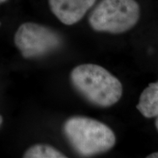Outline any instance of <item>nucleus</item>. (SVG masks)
Returning <instances> with one entry per match:
<instances>
[{"label": "nucleus", "instance_id": "1a4fd4ad", "mask_svg": "<svg viewBox=\"0 0 158 158\" xmlns=\"http://www.w3.org/2000/svg\"><path fill=\"white\" fill-rule=\"evenodd\" d=\"M155 125H156V127H157V129L158 130V116L157 118V120H156V122H155Z\"/></svg>", "mask_w": 158, "mask_h": 158}, {"label": "nucleus", "instance_id": "7ed1b4c3", "mask_svg": "<svg viewBox=\"0 0 158 158\" xmlns=\"http://www.w3.org/2000/svg\"><path fill=\"white\" fill-rule=\"evenodd\" d=\"M139 17L140 7L135 0H102L89 22L95 31L120 34L133 28Z\"/></svg>", "mask_w": 158, "mask_h": 158}, {"label": "nucleus", "instance_id": "20e7f679", "mask_svg": "<svg viewBox=\"0 0 158 158\" xmlns=\"http://www.w3.org/2000/svg\"><path fill=\"white\" fill-rule=\"evenodd\" d=\"M15 43L23 56L32 58L56 50L62 40L55 31L37 23H25L15 35Z\"/></svg>", "mask_w": 158, "mask_h": 158}, {"label": "nucleus", "instance_id": "6e6552de", "mask_svg": "<svg viewBox=\"0 0 158 158\" xmlns=\"http://www.w3.org/2000/svg\"><path fill=\"white\" fill-rule=\"evenodd\" d=\"M147 158H158V152H155L147 156Z\"/></svg>", "mask_w": 158, "mask_h": 158}, {"label": "nucleus", "instance_id": "423d86ee", "mask_svg": "<svg viewBox=\"0 0 158 158\" xmlns=\"http://www.w3.org/2000/svg\"><path fill=\"white\" fill-rule=\"evenodd\" d=\"M137 108L146 118L158 116V81L150 84L142 92Z\"/></svg>", "mask_w": 158, "mask_h": 158}, {"label": "nucleus", "instance_id": "f257e3e1", "mask_svg": "<svg viewBox=\"0 0 158 158\" xmlns=\"http://www.w3.org/2000/svg\"><path fill=\"white\" fill-rule=\"evenodd\" d=\"M71 82L85 99L99 107H110L122 98L121 82L104 68L93 64L77 66L70 73Z\"/></svg>", "mask_w": 158, "mask_h": 158}, {"label": "nucleus", "instance_id": "9b49d317", "mask_svg": "<svg viewBox=\"0 0 158 158\" xmlns=\"http://www.w3.org/2000/svg\"><path fill=\"white\" fill-rule=\"evenodd\" d=\"M5 1H6V0H0V4L4 2H5Z\"/></svg>", "mask_w": 158, "mask_h": 158}, {"label": "nucleus", "instance_id": "0eeeda50", "mask_svg": "<svg viewBox=\"0 0 158 158\" xmlns=\"http://www.w3.org/2000/svg\"><path fill=\"white\" fill-rule=\"evenodd\" d=\"M23 157L26 158H65L64 154L55 148L48 145H35L26 152Z\"/></svg>", "mask_w": 158, "mask_h": 158}, {"label": "nucleus", "instance_id": "9d476101", "mask_svg": "<svg viewBox=\"0 0 158 158\" xmlns=\"http://www.w3.org/2000/svg\"><path fill=\"white\" fill-rule=\"evenodd\" d=\"M2 123V116H0V125H1Z\"/></svg>", "mask_w": 158, "mask_h": 158}, {"label": "nucleus", "instance_id": "f03ea898", "mask_svg": "<svg viewBox=\"0 0 158 158\" xmlns=\"http://www.w3.org/2000/svg\"><path fill=\"white\" fill-rule=\"evenodd\" d=\"M64 132L75 151L84 157L106 152L116 143V136L108 126L84 116L69 118Z\"/></svg>", "mask_w": 158, "mask_h": 158}, {"label": "nucleus", "instance_id": "39448f33", "mask_svg": "<svg viewBox=\"0 0 158 158\" xmlns=\"http://www.w3.org/2000/svg\"><path fill=\"white\" fill-rule=\"evenodd\" d=\"M96 0H49L53 13L66 25H73L81 21Z\"/></svg>", "mask_w": 158, "mask_h": 158}]
</instances>
